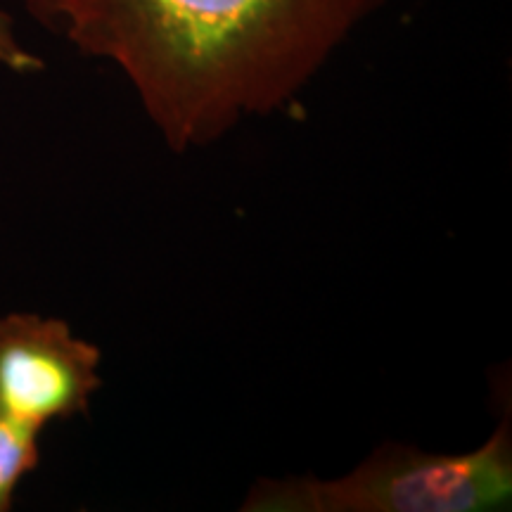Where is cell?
Returning <instances> with one entry per match:
<instances>
[{
	"mask_svg": "<svg viewBox=\"0 0 512 512\" xmlns=\"http://www.w3.org/2000/svg\"><path fill=\"white\" fill-rule=\"evenodd\" d=\"M387 0H24L76 53L117 67L174 152L297 105Z\"/></svg>",
	"mask_w": 512,
	"mask_h": 512,
	"instance_id": "1",
	"label": "cell"
},
{
	"mask_svg": "<svg viewBox=\"0 0 512 512\" xmlns=\"http://www.w3.org/2000/svg\"><path fill=\"white\" fill-rule=\"evenodd\" d=\"M510 413L467 453L387 444L337 479H259L242 512H486L510 508Z\"/></svg>",
	"mask_w": 512,
	"mask_h": 512,
	"instance_id": "2",
	"label": "cell"
},
{
	"mask_svg": "<svg viewBox=\"0 0 512 512\" xmlns=\"http://www.w3.org/2000/svg\"><path fill=\"white\" fill-rule=\"evenodd\" d=\"M102 351L67 320L41 313L0 316V406L36 430L86 415L100 392Z\"/></svg>",
	"mask_w": 512,
	"mask_h": 512,
	"instance_id": "3",
	"label": "cell"
},
{
	"mask_svg": "<svg viewBox=\"0 0 512 512\" xmlns=\"http://www.w3.org/2000/svg\"><path fill=\"white\" fill-rule=\"evenodd\" d=\"M41 434L0 406V512L12 510L17 489L41 465Z\"/></svg>",
	"mask_w": 512,
	"mask_h": 512,
	"instance_id": "4",
	"label": "cell"
},
{
	"mask_svg": "<svg viewBox=\"0 0 512 512\" xmlns=\"http://www.w3.org/2000/svg\"><path fill=\"white\" fill-rule=\"evenodd\" d=\"M0 67L19 76L38 74L46 67L41 57L22 46V41L15 34V22L3 10H0Z\"/></svg>",
	"mask_w": 512,
	"mask_h": 512,
	"instance_id": "5",
	"label": "cell"
}]
</instances>
